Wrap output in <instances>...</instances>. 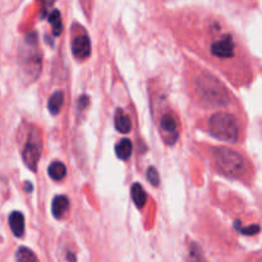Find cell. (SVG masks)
<instances>
[{"instance_id":"6da1fadb","label":"cell","mask_w":262,"mask_h":262,"mask_svg":"<svg viewBox=\"0 0 262 262\" xmlns=\"http://www.w3.org/2000/svg\"><path fill=\"white\" fill-rule=\"evenodd\" d=\"M196 92L202 102L211 106H225L230 97L224 84L211 74L202 73L196 78Z\"/></svg>"},{"instance_id":"7a4b0ae2","label":"cell","mask_w":262,"mask_h":262,"mask_svg":"<svg viewBox=\"0 0 262 262\" xmlns=\"http://www.w3.org/2000/svg\"><path fill=\"white\" fill-rule=\"evenodd\" d=\"M215 165L220 173L229 178H241L246 173V161L241 154L228 147H219L214 150Z\"/></svg>"},{"instance_id":"3957f363","label":"cell","mask_w":262,"mask_h":262,"mask_svg":"<svg viewBox=\"0 0 262 262\" xmlns=\"http://www.w3.org/2000/svg\"><path fill=\"white\" fill-rule=\"evenodd\" d=\"M209 130L215 138L224 142H237L239 137L237 119L229 113H215L209 119Z\"/></svg>"},{"instance_id":"277c9868","label":"cell","mask_w":262,"mask_h":262,"mask_svg":"<svg viewBox=\"0 0 262 262\" xmlns=\"http://www.w3.org/2000/svg\"><path fill=\"white\" fill-rule=\"evenodd\" d=\"M41 151H42V140H41L40 129L33 127L28 135L27 143L23 150V161L26 166L31 170H36L38 160L41 158Z\"/></svg>"},{"instance_id":"5b68a950","label":"cell","mask_w":262,"mask_h":262,"mask_svg":"<svg viewBox=\"0 0 262 262\" xmlns=\"http://www.w3.org/2000/svg\"><path fill=\"white\" fill-rule=\"evenodd\" d=\"M211 54L222 59L232 58L234 55V41L232 36L225 35L211 43Z\"/></svg>"},{"instance_id":"8992f818","label":"cell","mask_w":262,"mask_h":262,"mask_svg":"<svg viewBox=\"0 0 262 262\" xmlns=\"http://www.w3.org/2000/svg\"><path fill=\"white\" fill-rule=\"evenodd\" d=\"M72 53L78 60H84L91 55V41L89 36H77L72 42Z\"/></svg>"},{"instance_id":"52a82bcc","label":"cell","mask_w":262,"mask_h":262,"mask_svg":"<svg viewBox=\"0 0 262 262\" xmlns=\"http://www.w3.org/2000/svg\"><path fill=\"white\" fill-rule=\"evenodd\" d=\"M160 129L163 130V136L169 145H173L178 138V129L177 122L171 114H165L160 120Z\"/></svg>"},{"instance_id":"ba28073f","label":"cell","mask_w":262,"mask_h":262,"mask_svg":"<svg viewBox=\"0 0 262 262\" xmlns=\"http://www.w3.org/2000/svg\"><path fill=\"white\" fill-rule=\"evenodd\" d=\"M9 225L15 237H22L25 234V216L22 215V212L13 211L9 215Z\"/></svg>"},{"instance_id":"9c48e42d","label":"cell","mask_w":262,"mask_h":262,"mask_svg":"<svg viewBox=\"0 0 262 262\" xmlns=\"http://www.w3.org/2000/svg\"><path fill=\"white\" fill-rule=\"evenodd\" d=\"M69 207V201L66 196H56L53 200V205H51V211L53 215L56 219H60L63 217V215L66 214V211Z\"/></svg>"},{"instance_id":"30bf717a","label":"cell","mask_w":262,"mask_h":262,"mask_svg":"<svg viewBox=\"0 0 262 262\" xmlns=\"http://www.w3.org/2000/svg\"><path fill=\"white\" fill-rule=\"evenodd\" d=\"M115 128L120 133H128L130 130V128H132L130 119L122 109H118L117 113H115Z\"/></svg>"},{"instance_id":"8fae6325","label":"cell","mask_w":262,"mask_h":262,"mask_svg":"<svg viewBox=\"0 0 262 262\" xmlns=\"http://www.w3.org/2000/svg\"><path fill=\"white\" fill-rule=\"evenodd\" d=\"M130 193H132V199L135 201L136 206L138 209H142L146 205V201H147V196H146L143 187L140 183H135L132 186V189H130Z\"/></svg>"},{"instance_id":"7c38bea8","label":"cell","mask_w":262,"mask_h":262,"mask_svg":"<svg viewBox=\"0 0 262 262\" xmlns=\"http://www.w3.org/2000/svg\"><path fill=\"white\" fill-rule=\"evenodd\" d=\"M48 174L53 181H61L67 174V168L60 161H54L49 165Z\"/></svg>"},{"instance_id":"4fadbf2b","label":"cell","mask_w":262,"mask_h":262,"mask_svg":"<svg viewBox=\"0 0 262 262\" xmlns=\"http://www.w3.org/2000/svg\"><path fill=\"white\" fill-rule=\"evenodd\" d=\"M63 102H64L63 92H60V91L54 92L48 101V107H49V110H50L51 114L53 115L59 114L61 106H63Z\"/></svg>"},{"instance_id":"5bb4252c","label":"cell","mask_w":262,"mask_h":262,"mask_svg":"<svg viewBox=\"0 0 262 262\" xmlns=\"http://www.w3.org/2000/svg\"><path fill=\"white\" fill-rule=\"evenodd\" d=\"M115 152H117V156L122 160H127L129 159L130 154H132V142L128 138H124V140L119 141L118 145L115 146Z\"/></svg>"},{"instance_id":"9a60e30c","label":"cell","mask_w":262,"mask_h":262,"mask_svg":"<svg viewBox=\"0 0 262 262\" xmlns=\"http://www.w3.org/2000/svg\"><path fill=\"white\" fill-rule=\"evenodd\" d=\"M49 22H50L51 27H53V32L55 36H59L61 33V17L60 12L58 9H53V12L49 14Z\"/></svg>"},{"instance_id":"2e32d148","label":"cell","mask_w":262,"mask_h":262,"mask_svg":"<svg viewBox=\"0 0 262 262\" xmlns=\"http://www.w3.org/2000/svg\"><path fill=\"white\" fill-rule=\"evenodd\" d=\"M15 260L17 262H37L35 253L27 247H19L15 252Z\"/></svg>"},{"instance_id":"e0dca14e","label":"cell","mask_w":262,"mask_h":262,"mask_svg":"<svg viewBox=\"0 0 262 262\" xmlns=\"http://www.w3.org/2000/svg\"><path fill=\"white\" fill-rule=\"evenodd\" d=\"M235 228H237V230L239 233H242V234L245 235H255L257 234L258 232H260V225L258 224H253V225H250V227H241V222H235Z\"/></svg>"},{"instance_id":"ac0fdd59","label":"cell","mask_w":262,"mask_h":262,"mask_svg":"<svg viewBox=\"0 0 262 262\" xmlns=\"http://www.w3.org/2000/svg\"><path fill=\"white\" fill-rule=\"evenodd\" d=\"M147 181L155 187H158L160 184V176H159L158 170L154 166H150L147 169Z\"/></svg>"},{"instance_id":"d6986e66","label":"cell","mask_w":262,"mask_h":262,"mask_svg":"<svg viewBox=\"0 0 262 262\" xmlns=\"http://www.w3.org/2000/svg\"><path fill=\"white\" fill-rule=\"evenodd\" d=\"M89 102H90V99L86 96V95H83V96H81L78 99V107L81 110H83L84 107H86L87 105H89Z\"/></svg>"},{"instance_id":"ffe728a7","label":"cell","mask_w":262,"mask_h":262,"mask_svg":"<svg viewBox=\"0 0 262 262\" xmlns=\"http://www.w3.org/2000/svg\"><path fill=\"white\" fill-rule=\"evenodd\" d=\"M67 258H68V262H76V256L72 252L67 253Z\"/></svg>"},{"instance_id":"44dd1931","label":"cell","mask_w":262,"mask_h":262,"mask_svg":"<svg viewBox=\"0 0 262 262\" xmlns=\"http://www.w3.org/2000/svg\"><path fill=\"white\" fill-rule=\"evenodd\" d=\"M260 262H262V258H261V260H260Z\"/></svg>"}]
</instances>
